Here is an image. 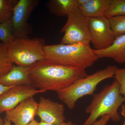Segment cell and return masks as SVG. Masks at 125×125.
I'll return each instance as SVG.
<instances>
[{"mask_svg": "<svg viewBox=\"0 0 125 125\" xmlns=\"http://www.w3.org/2000/svg\"><path fill=\"white\" fill-rule=\"evenodd\" d=\"M110 0H88L84 4L79 7L82 13L87 18L104 16L109 7Z\"/></svg>", "mask_w": 125, "mask_h": 125, "instance_id": "cell-15", "label": "cell"}, {"mask_svg": "<svg viewBox=\"0 0 125 125\" xmlns=\"http://www.w3.org/2000/svg\"><path fill=\"white\" fill-rule=\"evenodd\" d=\"M115 38L125 34V15H118L108 19Z\"/></svg>", "mask_w": 125, "mask_h": 125, "instance_id": "cell-19", "label": "cell"}, {"mask_svg": "<svg viewBox=\"0 0 125 125\" xmlns=\"http://www.w3.org/2000/svg\"><path fill=\"white\" fill-rule=\"evenodd\" d=\"M39 122H38L37 121L34 120H33L31 121L29 124L27 125H39Z\"/></svg>", "mask_w": 125, "mask_h": 125, "instance_id": "cell-27", "label": "cell"}, {"mask_svg": "<svg viewBox=\"0 0 125 125\" xmlns=\"http://www.w3.org/2000/svg\"><path fill=\"white\" fill-rule=\"evenodd\" d=\"M0 84L8 87L31 85L29 66L14 64L9 72L0 77Z\"/></svg>", "mask_w": 125, "mask_h": 125, "instance_id": "cell-12", "label": "cell"}, {"mask_svg": "<svg viewBox=\"0 0 125 125\" xmlns=\"http://www.w3.org/2000/svg\"><path fill=\"white\" fill-rule=\"evenodd\" d=\"M46 58L66 66L85 70L91 67L98 57L90 45L81 44L45 45Z\"/></svg>", "mask_w": 125, "mask_h": 125, "instance_id": "cell-2", "label": "cell"}, {"mask_svg": "<svg viewBox=\"0 0 125 125\" xmlns=\"http://www.w3.org/2000/svg\"><path fill=\"white\" fill-rule=\"evenodd\" d=\"M5 121L3 120L0 117V125H4V124Z\"/></svg>", "mask_w": 125, "mask_h": 125, "instance_id": "cell-29", "label": "cell"}, {"mask_svg": "<svg viewBox=\"0 0 125 125\" xmlns=\"http://www.w3.org/2000/svg\"><path fill=\"white\" fill-rule=\"evenodd\" d=\"M40 2L39 0H19L11 19L12 31L15 38L29 37L33 29L28 21L32 12Z\"/></svg>", "mask_w": 125, "mask_h": 125, "instance_id": "cell-7", "label": "cell"}, {"mask_svg": "<svg viewBox=\"0 0 125 125\" xmlns=\"http://www.w3.org/2000/svg\"><path fill=\"white\" fill-rule=\"evenodd\" d=\"M14 86L8 87V86H5L0 84V96L2 95L5 92H7L10 89Z\"/></svg>", "mask_w": 125, "mask_h": 125, "instance_id": "cell-24", "label": "cell"}, {"mask_svg": "<svg viewBox=\"0 0 125 125\" xmlns=\"http://www.w3.org/2000/svg\"><path fill=\"white\" fill-rule=\"evenodd\" d=\"M45 39L42 38L16 39L9 45H4L7 55L17 65L30 66L46 59L44 47Z\"/></svg>", "mask_w": 125, "mask_h": 125, "instance_id": "cell-5", "label": "cell"}, {"mask_svg": "<svg viewBox=\"0 0 125 125\" xmlns=\"http://www.w3.org/2000/svg\"><path fill=\"white\" fill-rule=\"evenodd\" d=\"M19 0H0V24L10 20Z\"/></svg>", "mask_w": 125, "mask_h": 125, "instance_id": "cell-16", "label": "cell"}, {"mask_svg": "<svg viewBox=\"0 0 125 125\" xmlns=\"http://www.w3.org/2000/svg\"><path fill=\"white\" fill-rule=\"evenodd\" d=\"M13 65L7 55L4 45L0 41V77L9 72Z\"/></svg>", "mask_w": 125, "mask_h": 125, "instance_id": "cell-20", "label": "cell"}, {"mask_svg": "<svg viewBox=\"0 0 125 125\" xmlns=\"http://www.w3.org/2000/svg\"><path fill=\"white\" fill-rule=\"evenodd\" d=\"M61 32L64 33L61 44L90 45L91 39L88 18L79 8L67 16V22Z\"/></svg>", "mask_w": 125, "mask_h": 125, "instance_id": "cell-6", "label": "cell"}, {"mask_svg": "<svg viewBox=\"0 0 125 125\" xmlns=\"http://www.w3.org/2000/svg\"><path fill=\"white\" fill-rule=\"evenodd\" d=\"M38 103L36 115L40 117L41 122L52 125H59L65 122L63 104L42 96Z\"/></svg>", "mask_w": 125, "mask_h": 125, "instance_id": "cell-10", "label": "cell"}, {"mask_svg": "<svg viewBox=\"0 0 125 125\" xmlns=\"http://www.w3.org/2000/svg\"><path fill=\"white\" fill-rule=\"evenodd\" d=\"M121 114L124 117H125V121L121 125H125V105L122 104L121 106Z\"/></svg>", "mask_w": 125, "mask_h": 125, "instance_id": "cell-25", "label": "cell"}, {"mask_svg": "<svg viewBox=\"0 0 125 125\" xmlns=\"http://www.w3.org/2000/svg\"><path fill=\"white\" fill-rule=\"evenodd\" d=\"M90 42L94 49L100 51L111 46L115 37L111 28L109 19L105 16L88 18Z\"/></svg>", "mask_w": 125, "mask_h": 125, "instance_id": "cell-8", "label": "cell"}, {"mask_svg": "<svg viewBox=\"0 0 125 125\" xmlns=\"http://www.w3.org/2000/svg\"><path fill=\"white\" fill-rule=\"evenodd\" d=\"M46 92L31 85L14 86L0 96V113L13 109L20 103L35 94Z\"/></svg>", "mask_w": 125, "mask_h": 125, "instance_id": "cell-9", "label": "cell"}, {"mask_svg": "<svg viewBox=\"0 0 125 125\" xmlns=\"http://www.w3.org/2000/svg\"><path fill=\"white\" fill-rule=\"evenodd\" d=\"M110 117L108 115H105L101 117L98 120H97L91 125H107Z\"/></svg>", "mask_w": 125, "mask_h": 125, "instance_id": "cell-22", "label": "cell"}, {"mask_svg": "<svg viewBox=\"0 0 125 125\" xmlns=\"http://www.w3.org/2000/svg\"><path fill=\"white\" fill-rule=\"evenodd\" d=\"M115 65L108 66L89 75H87L71 85L57 92L58 98L70 109H74L77 101L86 95H93L96 87L103 81L114 77L117 69Z\"/></svg>", "mask_w": 125, "mask_h": 125, "instance_id": "cell-4", "label": "cell"}, {"mask_svg": "<svg viewBox=\"0 0 125 125\" xmlns=\"http://www.w3.org/2000/svg\"><path fill=\"white\" fill-rule=\"evenodd\" d=\"M46 5L50 13L60 17H67L79 8L77 0H49Z\"/></svg>", "mask_w": 125, "mask_h": 125, "instance_id": "cell-14", "label": "cell"}, {"mask_svg": "<svg viewBox=\"0 0 125 125\" xmlns=\"http://www.w3.org/2000/svg\"><path fill=\"white\" fill-rule=\"evenodd\" d=\"M125 102V97L120 92V86L115 79L105 85L98 93L94 94L90 104L85 108L89 116L83 125H91L103 116L108 115L114 122L121 120L118 112L120 106Z\"/></svg>", "mask_w": 125, "mask_h": 125, "instance_id": "cell-3", "label": "cell"}, {"mask_svg": "<svg viewBox=\"0 0 125 125\" xmlns=\"http://www.w3.org/2000/svg\"><path fill=\"white\" fill-rule=\"evenodd\" d=\"M39 125H76V124L73 123L72 122L69 121L67 122H64L59 124V125H52V124H48L44 123L42 122H40L39 123Z\"/></svg>", "mask_w": 125, "mask_h": 125, "instance_id": "cell-23", "label": "cell"}, {"mask_svg": "<svg viewBox=\"0 0 125 125\" xmlns=\"http://www.w3.org/2000/svg\"><path fill=\"white\" fill-rule=\"evenodd\" d=\"M114 78L119 83L120 93L125 97V68H118Z\"/></svg>", "mask_w": 125, "mask_h": 125, "instance_id": "cell-21", "label": "cell"}, {"mask_svg": "<svg viewBox=\"0 0 125 125\" xmlns=\"http://www.w3.org/2000/svg\"><path fill=\"white\" fill-rule=\"evenodd\" d=\"M118 15H125V0H110L104 16L109 19Z\"/></svg>", "mask_w": 125, "mask_h": 125, "instance_id": "cell-17", "label": "cell"}, {"mask_svg": "<svg viewBox=\"0 0 125 125\" xmlns=\"http://www.w3.org/2000/svg\"><path fill=\"white\" fill-rule=\"evenodd\" d=\"M11 19L0 24V41L4 45H9L14 41Z\"/></svg>", "mask_w": 125, "mask_h": 125, "instance_id": "cell-18", "label": "cell"}, {"mask_svg": "<svg viewBox=\"0 0 125 125\" xmlns=\"http://www.w3.org/2000/svg\"><path fill=\"white\" fill-rule=\"evenodd\" d=\"M88 0H77L79 7L80 6L84 4L88 1Z\"/></svg>", "mask_w": 125, "mask_h": 125, "instance_id": "cell-26", "label": "cell"}, {"mask_svg": "<svg viewBox=\"0 0 125 125\" xmlns=\"http://www.w3.org/2000/svg\"><path fill=\"white\" fill-rule=\"evenodd\" d=\"M38 103L33 97L27 99L13 109L5 112V120L14 125H27L34 120Z\"/></svg>", "mask_w": 125, "mask_h": 125, "instance_id": "cell-11", "label": "cell"}, {"mask_svg": "<svg viewBox=\"0 0 125 125\" xmlns=\"http://www.w3.org/2000/svg\"><path fill=\"white\" fill-rule=\"evenodd\" d=\"M4 125H11V123L10 122L7 120H5V123Z\"/></svg>", "mask_w": 125, "mask_h": 125, "instance_id": "cell-28", "label": "cell"}, {"mask_svg": "<svg viewBox=\"0 0 125 125\" xmlns=\"http://www.w3.org/2000/svg\"><path fill=\"white\" fill-rule=\"evenodd\" d=\"M29 71L31 85L46 92H57L88 75L85 70L59 64L47 59L30 66Z\"/></svg>", "mask_w": 125, "mask_h": 125, "instance_id": "cell-1", "label": "cell"}, {"mask_svg": "<svg viewBox=\"0 0 125 125\" xmlns=\"http://www.w3.org/2000/svg\"><path fill=\"white\" fill-rule=\"evenodd\" d=\"M99 58H109L119 64L125 63V34L116 38L111 46L103 50H94Z\"/></svg>", "mask_w": 125, "mask_h": 125, "instance_id": "cell-13", "label": "cell"}]
</instances>
